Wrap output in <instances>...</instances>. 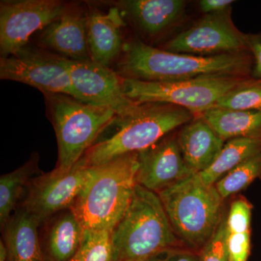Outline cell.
<instances>
[{
    "label": "cell",
    "mask_w": 261,
    "mask_h": 261,
    "mask_svg": "<svg viewBox=\"0 0 261 261\" xmlns=\"http://www.w3.org/2000/svg\"><path fill=\"white\" fill-rule=\"evenodd\" d=\"M6 259V251L3 242H0V261H5Z\"/></svg>",
    "instance_id": "4dcf8cb0"
},
{
    "label": "cell",
    "mask_w": 261,
    "mask_h": 261,
    "mask_svg": "<svg viewBox=\"0 0 261 261\" xmlns=\"http://www.w3.org/2000/svg\"><path fill=\"white\" fill-rule=\"evenodd\" d=\"M121 5L142 32L155 37L178 21L186 3L183 0H128Z\"/></svg>",
    "instance_id": "d6986e66"
},
{
    "label": "cell",
    "mask_w": 261,
    "mask_h": 261,
    "mask_svg": "<svg viewBox=\"0 0 261 261\" xmlns=\"http://www.w3.org/2000/svg\"><path fill=\"white\" fill-rule=\"evenodd\" d=\"M84 228L71 208L42 221L39 238L44 261H68L82 244Z\"/></svg>",
    "instance_id": "2e32d148"
},
{
    "label": "cell",
    "mask_w": 261,
    "mask_h": 261,
    "mask_svg": "<svg viewBox=\"0 0 261 261\" xmlns=\"http://www.w3.org/2000/svg\"><path fill=\"white\" fill-rule=\"evenodd\" d=\"M69 73L75 98L82 102L109 108L120 118L132 116L142 107L127 97L123 78L109 67L92 61H75L61 56Z\"/></svg>",
    "instance_id": "9c48e42d"
},
{
    "label": "cell",
    "mask_w": 261,
    "mask_h": 261,
    "mask_svg": "<svg viewBox=\"0 0 261 261\" xmlns=\"http://www.w3.org/2000/svg\"><path fill=\"white\" fill-rule=\"evenodd\" d=\"M227 211L225 213L216 232L201 250V261H230L226 246V222Z\"/></svg>",
    "instance_id": "4316f807"
},
{
    "label": "cell",
    "mask_w": 261,
    "mask_h": 261,
    "mask_svg": "<svg viewBox=\"0 0 261 261\" xmlns=\"http://www.w3.org/2000/svg\"><path fill=\"white\" fill-rule=\"evenodd\" d=\"M200 116L226 142L232 139L261 140V112L212 108Z\"/></svg>",
    "instance_id": "ffe728a7"
},
{
    "label": "cell",
    "mask_w": 261,
    "mask_h": 261,
    "mask_svg": "<svg viewBox=\"0 0 261 261\" xmlns=\"http://www.w3.org/2000/svg\"><path fill=\"white\" fill-rule=\"evenodd\" d=\"M124 25L118 8H110L107 13L87 10V39L92 61L109 67L119 57L125 46L122 33Z\"/></svg>",
    "instance_id": "9a60e30c"
},
{
    "label": "cell",
    "mask_w": 261,
    "mask_h": 261,
    "mask_svg": "<svg viewBox=\"0 0 261 261\" xmlns=\"http://www.w3.org/2000/svg\"><path fill=\"white\" fill-rule=\"evenodd\" d=\"M113 261H146L171 247L175 234L159 195L137 185L132 202L111 231Z\"/></svg>",
    "instance_id": "277c9868"
},
{
    "label": "cell",
    "mask_w": 261,
    "mask_h": 261,
    "mask_svg": "<svg viewBox=\"0 0 261 261\" xmlns=\"http://www.w3.org/2000/svg\"><path fill=\"white\" fill-rule=\"evenodd\" d=\"M249 78L211 75L171 82H144L123 78L122 83L127 97L137 104L173 105L185 108L197 116L212 109L225 94Z\"/></svg>",
    "instance_id": "52a82bcc"
},
{
    "label": "cell",
    "mask_w": 261,
    "mask_h": 261,
    "mask_svg": "<svg viewBox=\"0 0 261 261\" xmlns=\"http://www.w3.org/2000/svg\"><path fill=\"white\" fill-rule=\"evenodd\" d=\"M253 206L243 196L234 197L226 215V246L230 261H247L251 248Z\"/></svg>",
    "instance_id": "44dd1931"
},
{
    "label": "cell",
    "mask_w": 261,
    "mask_h": 261,
    "mask_svg": "<svg viewBox=\"0 0 261 261\" xmlns=\"http://www.w3.org/2000/svg\"><path fill=\"white\" fill-rule=\"evenodd\" d=\"M41 224L37 216L22 207L13 213L1 228L5 261H44L39 238Z\"/></svg>",
    "instance_id": "e0dca14e"
},
{
    "label": "cell",
    "mask_w": 261,
    "mask_h": 261,
    "mask_svg": "<svg viewBox=\"0 0 261 261\" xmlns=\"http://www.w3.org/2000/svg\"><path fill=\"white\" fill-rule=\"evenodd\" d=\"M91 171L80 159L68 171L55 168L33 178L20 207L41 221L57 213L71 208Z\"/></svg>",
    "instance_id": "7c38bea8"
},
{
    "label": "cell",
    "mask_w": 261,
    "mask_h": 261,
    "mask_svg": "<svg viewBox=\"0 0 261 261\" xmlns=\"http://www.w3.org/2000/svg\"><path fill=\"white\" fill-rule=\"evenodd\" d=\"M253 65L250 51L194 56L171 53L135 40L124 46L117 73L128 80L171 82L211 75L249 77Z\"/></svg>",
    "instance_id": "6da1fadb"
},
{
    "label": "cell",
    "mask_w": 261,
    "mask_h": 261,
    "mask_svg": "<svg viewBox=\"0 0 261 261\" xmlns=\"http://www.w3.org/2000/svg\"><path fill=\"white\" fill-rule=\"evenodd\" d=\"M68 261H113L111 231L84 229L80 249Z\"/></svg>",
    "instance_id": "484cf974"
},
{
    "label": "cell",
    "mask_w": 261,
    "mask_h": 261,
    "mask_svg": "<svg viewBox=\"0 0 261 261\" xmlns=\"http://www.w3.org/2000/svg\"><path fill=\"white\" fill-rule=\"evenodd\" d=\"M213 108L261 112V80L249 78L225 94Z\"/></svg>",
    "instance_id": "d4e9b609"
},
{
    "label": "cell",
    "mask_w": 261,
    "mask_h": 261,
    "mask_svg": "<svg viewBox=\"0 0 261 261\" xmlns=\"http://www.w3.org/2000/svg\"><path fill=\"white\" fill-rule=\"evenodd\" d=\"M0 79L27 84L45 94L75 97L69 73L61 56L44 49L27 47L0 58Z\"/></svg>",
    "instance_id": "ba28073f"
},
{
    "label": "cell",
    "mask_w": 261,
    "mask_h": 261,
    "mask_svg": "<svg viewBox=\"0 0 261 261\" xmlns=\"http://www.w3.org/2000/svg\"><path fill=\"white\" fill-rule=\"evenodd\" d=\"M42 49L75 61H92L87 39V12L70 5L39 37Z\"/></svg>",
    "instance_id": "5bb4252c"
},
{
    "label": "cell",
    "mask_w": 261,
    "mask_h": 261,
    "mask_svg": "<svg viewBox=\"0 0 261 261\" xmlns=\"http://www.w3.org/2000/svg\"><path fill=\"white\" fill-rule=\"evenodd\" d=\"M176 138L184 161L195 173L210 167L225 145V141L200 116L185 124Z\"/></svg>",
    "instance_id": "ac0fdd59"
},
{
    "label": "cell",
    "mask_w": 261,
    "mask_h": 261,
    "mask_svg": "<svg viewBox=\"0 0 261 261\" xmlns=\"http://www.w3.org/2000/svg\"><path fill=\"white\" fill-rule=\"evenodd\" d=\"M234 3L233 0H201L199 7L206 15L213 14L231 9V5Z\"/></svg>",
    "instance_id": "f546056e"
},
{
    "label": "cell",
    "mask_w": 261,
    "mask_h": 261,
    "mask_svg": "<svg viewBox=\"0 0 261 261\" xmlns=\"http://www.w3.org/2000/svg\"><path fill=\"white\" fill-rule=\"evenodd\" d=\"M158 195L175 234L184 246L197 252L212 238L227 211L214 185H206L198 173Z\"/></svg>",
    "instance_id": "5b68a950"
},
{
    "label": "cell",
    "mask_w": 261,
    "mask_h": 261,
    "mask_svg": "<svg viewBox=\"0 0 261 261\" xmlns=\"http://www.w3.org/2000/svg\"><path fill=\"white\" fill-rule=\"evenodd\" d=\"M185 108L166 103H146L132 116L118 117L108 135L99 137L86 152L82 161L97 166L148 148L172 130L195 118Z\"/></svg>",
    "instance_id": "3957f363"
},
{
    "label": "cell",
    "mask_w": 261,
    "mask_h": 261,
    "mask_svg": "<svg viewBox=\"0 0 261 261\" xmlns=\"http://www.w3.org/2000/svg\"><path fill=\"white\" fill-rule=\"evenodd\" d=\"M260 177L261 154L239 165L216 182L214 186L225 201L245 190L256 178Z\"/></svg>",
    "instance_id": "cb8c5ba5"
},
{
    "label": "cell",
    "mask_w": 261,
    "mask_h": 261,
    "mask_svg": "<svg viewBox=\"0 0 261 261\" xmlns=\"http://www.w3.org/2000/svg\"><path fill=\"white\" fill-rule=\"evenodd\" d=\"M249 50L253 57V78L261 80V34H247Z\"/></svg>",
    "instance_id": "f1b7e54d"
},
{
    "label": "cell",
    "mask_w": 261,
    "mask_h": 261,
    "mask_svg": "<svg viewBox=\"0 0 261 261\" xmlns=\"http://www.w3.org/2000/svg\"><path fill=\"white\" fill-rule=\"evenodd\" d=\"M138 168L137 152L91 166L71 207L84 229L112 231L132 202Z\"/></svg>",
    "instance_id": "7a4b0ae2"
},
{
    "label": "cell",
    "mask_w": 261,
    "mask_h": 261,
    "mask_svg": "<svg viewBox=\"0 0 261 261\" xmlns=\"http://www.w3.org/2000/svg\"><path fill=\"white\" fill-rule=\"evenodd\" d=\"M137 153V184L155 193L195 173L184 161L177 138L174 136L166 135Z\"/></svg>",
    "instance_id": "4fadbf2b"
},
{
    "label": "cell",
    "mask_w": 261,
    "mask_h": 261,
    "mask_svg": "<svg viewBox=\"0 0 261 261\" xmlns=\"http://www.w3.org/2000/svg\"><path fill=\"white\" fill-rule=\"evenodd\" d=\"M146 261H201L200 252L186 247H171L159 252Z\"/></svg>",
    "instance_id": "83f0119b"
},
{
    "label": "cell",
    "mask_w": 261,
    "mask_h": 261,
    "mask_svg": "<svg viewBox=\"0 0 261 261\" xmlns=\"http://www.w3.org/2000/svg\"><path fill=\"white\" fill-rule=\"evenodd\" d=\"M39 155L32 154L28 161L0 177V226L4 227L10 216L21 205L33 178L42 173Z\"/></svg>",
    "instance_id": "7402d4cb"
},
{
    "label": "cell",
    "mask_w": 261,
    "mask_h": 261,
    "mask_svg": "<svg viewBox=\"0 0 261 261\" xmlns=\"http://www.w3.org/2000/svg\"><path fill=\"white\" fill-rule=\"evenodd\" d=\"M162 49L200 56L250 51L247 34L235 27L231 9L205 15L190 28L168 41Z\"/></svg>",
    "instance_id": "8fae6325"
},
{
    "label": "cell",
    "mask_w": 261,
    "mask_h": 261,
    "mask_svg": "<svg viewBox=\"0 0 261 261\" xmlns=\"http://www.w3.org/2000/svg\"><path fill=\"white\" fill-rule=\"evenodd\" d=\"M44 98L58 142L56 168L68 171L118 116L109 108L66 94H45Z\"/></svg>",
    "instance_id": "8992f818"
},
{
    "label": "cell",
    "mask_w": 261,
    "mask_h": 261,
    "mask_svg": "<svg viewBox=\"0 0 261 261\" xmlns=\"http://www.w3.org/2000/svg\"><path fill=\"white\" fill-rule=\"evenodd\" d=\"M261 154V140L236 138L227 141L212 165L199 173L206 185L214 186L226 173L247 160Z\"/></svg>",
    "instance_id": "603a6c76"
},
{
    "label": "cell",
    "mask_w": 261,
    "mask_h": 261,
    "mask_svg": "<svg viewBox=\"0 0 261 261\" xmlns=\"http://www.w3.org/2000/svg\"><path fill=\"white\" fill-rule=\"evenodd\" d=\"M58 0H10L0 4V54L7 57L28 46L33 34L69 8Z\"/></svg>",
    "instance_id": "30bf717a"
}]
</instances>
